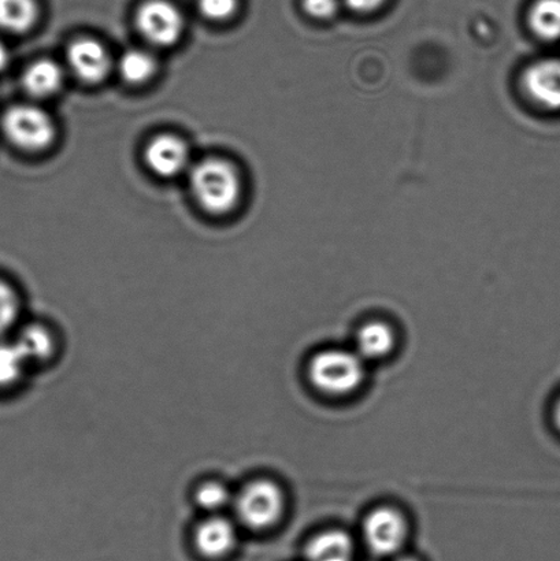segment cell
<instances>
[{"label":"cell","instance_id":"cell-1","mask_svg":"<svg viewBox=\"0 0 560 561\" xmlns=\"http://www.w3.org/2000/svg\"><path fill=\"white\" fill-rule=\"evenodd\" d=\"M192 194L206 211L224 214L238 205L241 181L238 170L224 159L208 158L190 172Z\"/></svg>","mask_w":560,"mask_h":561},{"label":"cell","instance_id":"cell-2","mask_svg":"<svg viewBox=\"0 0 560 561\" xmlns=\"http://www.w3.org/2000/svg\"><path fill=\"white\" fill-rule=\"evenodd\" d=\"M365 377V360L355 351H321L309 363L312 387L331 398H344L355 393L364 383Z\"/></svg>","mask_w":560,"mask_h":561},{"label":"cell","instance_id":"cell-3","mask_svg":"<svg viewBox=\"0 0 560 561\" xmlns=\"http://www.w3.org/2000/svg\"><path fill=\"white\" fill-rule=\"evenodd\" d=\"M233 508L239 522L251 530H267L283 519V489L271 480H256L235 497Z\"/></svg>","mask_w":560,"mask_h":561},{"label":"cell","instance_id":"cell-4","mask_svg":"<svg viewBox=\"0 0 560 561\" xmlns=\"http://www.w3.org/2000/svg\"><path fill=\"white\" fill-rule=\"evenodd\" d=\"M3 134L15 147L42 151L53 145L57 129L49 114L33 104H16L2 118Z\"/></svg>","mask_w":560,"mask_h":561},{"label":"cell","instance_id":"cell-5","mask_svg":"<svg viewBox=\"0 0 560 561\" xmlns=\"http://www.w3.org/2000/svg\"><path fill=\"white\" fill-rule=\"evenodd\" d=\"M367 548L377 557H395L404 547L409 525L400 511L392 507L373 510L362 527Z\"/></svg>","mask_w":560,"mask_h":561},{"label":"cell","instance_id":"cell-6","mask_svg":"<svg viewBox=\"0 0 560 561\" xmlns=\"http://www.w3.org/2000/svg\"><path fill=\"white\" fill-rule=\"evenodd\" d=\"M136 26L152 46H174L183 36L184 19L180 10L168 0H147L137 10Z\"/></svg>","mask_w":560,"mask_h":561},{"label":"cell","instance_id":"cell-7","mask_svg":"<svg viewBox=\"0 0 560 561\" xmlns=\"http://www.w3.org/2000/svg\"><path fill=\"white\" fill-rule=\"evenodd\" d=\"M68 65L77 79L96 84L106 79L112 69V57L107 48L95 38H77L68 48Z\"/></svg>","mask_w":560,"mask_h":561},{"label":"cell","instance_id":"cell-8","mask_svg":"<svg viewBox=\"0 0 560 561\" xmlns=\"http://www.w3.org/2000/svg\"><path fill=\"white\" fill-rule=\"evenodd\" d=\"M145 161L159 178H175L190 167V150L180 137L159 135L148 142Z\"/></svg>","mask_w":560,"mask_h":561},{"label":"cell","instance_id":"cell-9","mask_svg":"<svg viewBox=\"0 0 560 561\" xmlns=\"http://www.w3.org/2000/svg\"><path fill=\"white\" fill-rule=\"evenodd\" d=\"M524 87L540 107L560 112V59H542L525 71Z\"/></svg>","mask_w":560,"mask_h":561},{"label":"cell","instance_id":"cell-10","mask_svg":"<svg viewBox=\"0 0 560 561\" xmlns=\"http://www.w3.org/2000/svg\"><path fill=\"white\" fill-rule=\"evenodd\" d=\"M238 541L236 526L222 515H208L197 526L195 533V546L203 557L219 559L227 557Z\"/></svg>","mask_w":560,"mask_h":561},{"label":"cell","instance_id":"cell-11","mask_svg":"<svg viewBox=\"0 0 560 561\" xmlns=\"http://www.w3.org/2000/svg\"><path fill=\"white\" fill-rule=\"evenodd\" d=\"M65 81L64 69L52 59L36 60L22 75V87L33 98L44 99L60 91Z\"/></svg>","mask_w":560,"mask_h":561},{"label":"cell","instance_id":"cell-12","mask_svg":"<svg viewBox=\"0 0 560 561\" xmlns=\"http://www.w3.org/2000/svg\"><path fill=\"white\" fill-rule=\"evenodd\" d=\"M353 538L342 530H327L317 535L306 547L307 561H354Z\"/></svg>","mask_w":560,"mask_h":561},{"label":"cell","instance_id":"cell-13","mask_svg":"<svg viewBox=\"0 0 560 561\" xmlns=\"http://www.w3.org/2000/svg\"><path fill=\"white\" fill-rule=\"evenodd\" d=\"M395 344H397V340H395L392 328L386 322L372 321L358 330L355 352L365 362L380 360L391 354Z\"/></svg>","mask_w":560,"mask_h":561},{"label":"cell","instance_id":"cell-14","mask_svg":"<svg viewBox=\"0 0 560 561\" xmlns=\"http://www.w3.org/2000/svg\"><path fill=\"white\" fill-rule=\"evenodd\" d=\"M14 343L19 345L27 363H42L53 356L55 350L54 335L43 324H27L16 334Z\"/></svg>","mask_w":560,"mask_h":561},{"label":"cell","instance_id":"cell-15","mask_svg":"<svg viewBox=\"0 0 560 561\" xmlns=\"http://www.w3.org/2000/svg\"><path fill=\"white\" fill-rule=\"evenodd\" d=\"M37 19L35 0H0V30L24 33Z\"/></svg>","mask_w":560,"mask_h":561},{"label":"cell","instance_id":"cell-16","mask_svg":"<svg viewBox=\"0 0 560 561\" xmlns=\"http://www.w3.org/2000/svg\"><path fill=\"white\" fill-rule=\"evenodd\" d=\"M158 69L156 57L147 49L134 48L123 54L119 58L118 70L121 76L129 84H145L152 79Z\"/></svg>","mask_w":560,"mask_h":561},{"label":"cell","instance_id":"cell-17","mask_svg":"<svg viewBox=\"0 0 560 561\" xmlns=\"http://www.w3.org/2000/svg\"><path fill=\"white\" fill-rule=\"evenodd\" d=\"M529 25L545 41L560 38V0H536L529 13Z\"/></svg>","mask_w":560,"mask_h":561},{"label":"cell","instance_id":"cell-18","mask_svg":"<svg viewBox=\"0 0 560 561\" xmlns=\"http://www.w3.org/2000/svg\"><path fill=\"white\" fill-rule=\"evenodd\" d=\"M30 363L13 341L0 340V389H9L21 381Z\"/></svg>","mask_w":560,"mask_h":561},{"label":"cell","instance_id":"cell-19","mask_svg":"<svg viewBox=\"0 0 560 561\" xmlns=\"http://www.w3.org/2000/svg\"><path fill=\"white\" fill-rule=\"evenodd\" d=\"M195 502L197 507L210 515H221L229 504H233L235 497L224 483L208 481L196 489Z\"/></svg>","mask_w":560,"mask_h":561},{"label":"cell","instance_id":"cell-20","mask_svg":"<svg viewBox=\"0 0 560 561\" xmlns=\"http://www.w3.org/2000/svg\"><path fill=\"white\" fill-rule=\"evenodd\" d=\"M21 300L13 286L0 279V340L19 322Z\"/></svg>","mask_w":560,"mask_h":561},{"label":"cell","instance_id":"cell-21","mask_svg":"<svg viewBox=\"0 0 560 561\" xmlns=\"http://www.w3.org/2000/svg\"><path fill=\"white\" fill-rule=\"evenodd\" d=\"M202 15L212 21L230 19L238 10V0H197Z\"/></svg>","mask_w":560,"mask_h":561},{"label":"cell","instance_id":"cell-22","mask_svg":"<svg viewBox=\"0 0 560 561\" xmlns=\"http://www.w3.org/2000/svg\"><path fill=\"white\" fill-rule=\"evenodd\" d=\"M340 0H304L307 14L317 20L332 19L338 13Z\"/></svg>","mask_w":560,"mask_h":561},{"label":"cell","instance_id":"cell-23","mask_svg":"<svg viewBox=\"0 0 560 561\" xmlns=\"http://www.w3.org/2000/svg\"><path fill=\"white\" fill-rule=\"evenodd\" d=\"M343 2L355 13L367 14L380 9L386 0H343Z\"/></svg>","mask_w":560,"mask_h":561},{"label":"cell","instance_id":"cell-24","mask_svg":"<svg viewBox=\"0 0 560 561\" xmlns=\"http://www.w3.org/2000/svg\"><path fill=\"white\" fill-rule=\"evenodd\" d=\"M10 60L9 49L5 48L4 44L0 42V71L8 68Z\"/></svg>","mask_w":560,"mask_h":561},{"label":"cell","instance_id":"cell-25","mask_svg":"<svg viewBox=\"0 0 560 561\" xmlns=\"http://www.w3.org/2000/svg\"><path fill=\"white\" fill-rule=\"evenodd\" d=\"M553 417H556V423L560 431V399L557 403L556 411H553Z\"/></svg>","mask_w":560,"mask_h":561},{"label":"cell","instance_id":"cell-26","mask_svg":"<svg viewBox=\"0 0 560 561\" xmlns=\"http://www.w3.org/2000/svg\"><path fill=\"white\" fill-rule=\"evenodd\" d=\"M397 561H419V560H416L414 558L405 557V558H400Z\"/></svg>","mask_w":560,"mask_h":561}]
</instances>
